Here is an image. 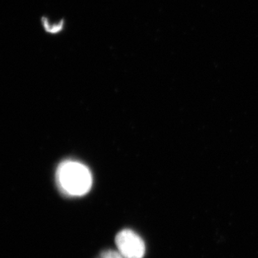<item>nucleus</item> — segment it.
Segmentation results:
<instances>
[{"label": "nucleus", "instance_id": "nucleus-1", "mask_svg": "<svg viewBox=\"0 0 258 258\" xmlns=\"http://www.w3.org/2000/svg\"><path fill=\"white\" fill-rule=\"evenodd\" d=\"M56 179L60 189L70 196H84L92 184L90 169L85 164L74 160H67L59 165Z\"/></svg>", "mask_w": 258, "mask_h": 258}, {"label": "nucleus", "instance_id": "nucleus-2", "mask_svg": "<svg viewBox=\"0 0 258 258\" xmlns=\"http://www.w3.org/2000/svg\"><path fill=\"white\" fill-rule=\"evenodd\" d=\"M116 246L123 258H143L145 244L143 239L132 230H122L116 236Z\"/></svg>", "mask_w": 258, "mask_h": 258}, {"label": "nucleus", "instance_id": "nucleus-3", "mask_svg": "<svg viewBox=\"0 0 258 258\" xmlns=\"http://www.w3.org/2000/svg\"><path fill=\"white\" fill-rule=\"evenodd\" d=\"M97 258H123L118 251L107 250L100 254Z\"/></svg>", "mask_w": 258, "mask_h": 258}]
</instances>
